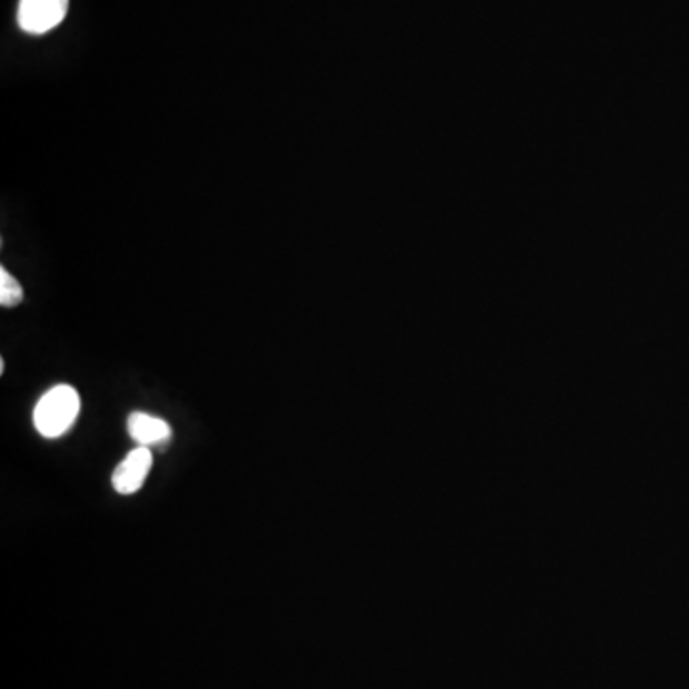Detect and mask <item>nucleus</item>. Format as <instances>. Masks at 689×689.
Wrapping results in <instances>:
<instances>
[{"instance_id":"obj_1","label":"nucleus","mask_w":689,"mask_h":689,"mask_svg":"<svg viewBox=\"0 0 689 689\" xmlns=\"http://www.w3.org/2000/svg\"><path fill=\"white\" fill-rule=\"evenodd\" d=\"M79 410H81V400L73 387H52L49 393L42 395L41 400L34 407V428L42 437L56 439L73 426Z\"/></svg>"},{"instance_id":"obj_2","label":"nucleus","mask_w":689,"mask_h":689,"mask_svg":"<svg viewBox=\"0 0 689 689\" xmlns=\"http://www.w3.org/2000/svg\"><path fill=\"white\" fill-rule=\"evenodd\" d=\"M69 0H20L18 23L26 33H49L68 14Z\"/></svg>"},{"instance_id":"obj_3","label":"nucleus","mask_w":689,"mask_h":689,"mask_svg":"<svg viewBox=\"0 0 689 689\" xmlns=\"http://www.w3.org/2000/svg\"><path fill=\"white\" fill-rule=\"evenodd\" d=\"M152 469V452L148 447H138L124 456L123 462L119 463L113 476H111V482H113V489L118 490L119 495H134L138 490L142 489L148 473Z\"/></svg>"},{"instance_id":"obj_4","label":"nucleus","mask_w":689,"mask_h":689,"mask_svg":"<svg viewBox=\"0 0 689 689\" xmlns=\"http://www.w3.org/2000/svg\"><path fill=\"white\" fill-rule=\"evenodd\" d=\"M127 429L140 447H161L171 439V428L166 420L144 412H132L127 420Z\"/></svg>"},{"instance_id":"obj_5","label":"nucleus","mask_w":689,"mask_h":689,"mask_svg":"<svg viewBox=\"0 0 689 689\" xmlns=\"http://www.w3.org/2000/svg\"><path fill=\"white\" fill-rule=\"evenodd\" d=\"M21 301H23V288L20 282L7 269H0V304L4 309H12Z\"/></svg>"}]
</instances>
